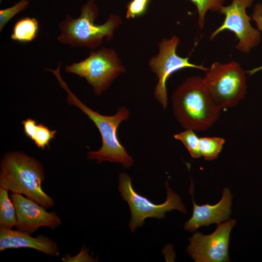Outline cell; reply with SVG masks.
<instances>
[{
    "instance_id": "cell-22",
    "label": "cell",
    "mask_w": 262,
    "mask_h": 262,
    "mask_svg": "<svg viewBox=\"0 0 262 262\" xmlns=\"http://www.w3.org/2000/svg\"><path fill=\"white\" fill-rule=\"evenodd\" d=\"M251 17V20H254L256 23L257 29L262 32V3H258L254 6ZM262 70V65L250 69L246 72L249 76H251Z\"/></svg>"
},
{
    "instance_id": "cell-21",
    "label": "cell",
    "mask_w": 262,
    "mask_h": 262,
    "mask_svg": "<svg viewBox=\"0 0 262 262\" xmlns=\"http://www.w3.org/2000/svg\"><path fill=\"white\" fill-rule=\"evenodd\" d=\"M150 0H131L127 5L126 17L133 19L144 15L148 8Z\"/></svg>"
},
{
    "instance_id": "cell-18",
    "label": "cell",
    "mask_w": 262,
    "mask_h": 262,
    "mask_svg": "<svg viewBox=\"0 0 262 262\" xmlns=\"http://www.w3.org/2000/svg\"><path fill=\"white\" fill-rule=\"evenodd\" d=\"M174 137L183 144L192 158L198 159L201 156L199 149L200 138L196 135L194 130H185L175 134Z\"/></svg>"
},
{
    "instance_id": "cell-24",
    "label": "cell",
    "mask_w": 262,
    "mask_h": 262,
    "mask_svg": "<svg viewBox=\"0 0 262 262\" xmlns=\"http://www.w3.org/2000/svg\"><path fill=\"white\" fill-rule=\"evenodd\" d=\"M1 0H0V1H1Z\"/></svg>"
},
{
    "instance_id": "cell-8",
    "label": "cell",
    "mask_w": 262,
    "mask_h": 262,
    "mask_svg": "<svg viewBox=\"0 0 262 262\" xmlns=\"http://www.w3.org/2000/svg\"><path fill=\"white\" fill-rule=\"evenodd\" d=\"M180 42L179 38L175 35L169 39L163 38L158 44L159 53L152 57L148 63L158 80L154 97L164 111L168 104L166 82L171 74L185 68H194L205 72L209 68L190 63L189 56L182 57L178 55L176 50Z\"/></svg>"
},
{
    "instance_id": "cell-16",
    "label": "cell",
    "mask_w": 262,
    "mask_h": 262,
    "mask_svg": "<svg viewBox=\"0 0 262 262\" xmlns=\"http://www.w3.org/2000/svg\"><path fill=\"white\" fill-rule=\"evenodd\" d=\"M225 140L219 137H204L200 138L199 149L204 160L212 161L216 159L222 151Z\"/></svg>"
},
{
    "instance_id": "cell-10",
    "label": "cell",
    "mask_w": 262,
    "mask_h": 262,
    "mask_svg": "<svg viewBox=\"0 0 262 262\" xmlns=\"http://www.w3.org/2000/svg\"><path fill=\"white\" fill-rule=\"evenodd\" d=\"M236 224L235 219L218 224L212 233L204 235L200 232L189 238L187 252L196 262H229V245L231 230Z\"/></svg>"
},
{
    "instance_id": "cell-13",
    "label": "cell",
    "mask_w": 262,
    "mask_h": 262,
    "mask_svg": "<svg viewBox=\"0 0 262 262\" xmlns=\"http://www.w3.org/2000/svg\"><path fill=\"white\" fill-rule=\"evenodd\" d=\"M32 248L52 257L59 256L56 242L43 235L31 234L0 226V251L12 248Z\"/></svg>"
},
{
    "instance_id": "cell-6",
    "label": "cell",
    "mask_w": 262,
    "mask_h": 262,
    "mask_svg": "<svg viewBox=\"0 0 262 262\" xmlns=\"http://www.w3.org/2000/svg\"><path fill=\"white\" fill-rule=\"evenodd\" d=\"M165 185L166 188V201L162 204H155L147 197L141 196L133 188L131 179L126 173H121L118 176V189L122 199L130 207L131 219L129 227L131 232L143 226L147 218L163 219L165 213L173 210L186 213L187 210L180 196L169 186L168 180Z\"/></svg>"
},
{
    "instance_id": "cell-23",
    "label": "cell",
    "mask_w": 262,
    "mask_h": 262,
    "mask_svg": "<svg viewBox=\"0 0 262 262\" xmlns=\"http://www.w3.org/2000/svg\"><path fill=\"white\" fill-rule=\"evenodd\" d=\"M89 248L82 246L80 252L76 255L71 256L66 254L63 256L62 259L65 262H95V259L88 254Z\"/></svg>"
},
{
    "instance_id": "cell-1",
    "label": "cell",
    "mask_w": 262,
    "mask_h": 262,
    "mask_svg": "<svg viewBox=\"0 0 262 262\" xmlns=\"http://www.w3.org/2000/svg\"><path fill=\"white\" fill-rule=\"evenodd\" d=\"M61 66L59 63L55 69L47 68L46 70L54 75L59 85L66 91L68 104L77 107L85 114L94 122L101 135V147L98 150L88 151L87 159L96 160L98 164L108 161L119 163L127 169L131 167L134 162L132 157L128 153L117 137L119 125L130 117L128 109L124 106L119 107L113 115H102L91 109L76 97L63 80L61 75Z\"/></svg>"
},
{
    "instance_id": "cell-7",
    "label": "cell",
    "mask_w": 262,
    "mask_h": 262,
    "mask_svg": "<svg viewBox=\"0 0 262 262\" xmlns=\"http://www.w3.org/2000/svg\"><path fill=\"white\" fill-rule=\"evenodd\" d=\"M65 70L85 79L98 96L126 71L115 49L106 47L90 51L87 58L66 66Z\"/></svg>"
},
{
    "instance_id": "cell-2",
    "label": "cell",
    "mask_w": 262,
    "mask_h": 262,
    "mask_svg": "<svg viewBox=\"0 0 262 262\" xmlns=\"http://www.w3.org/2000/svg\"><path fill=\"white\" fill-rule=\"evenodd\" d=\"M45 179L43 165L36 158L18 151L6 152L0 164V187L25 195L46 209L54 199L42 187Z\"/></svg>"
},
{
    "instance_id": "cell-4",
    "label": "cell",
    "mask_w": 262,
    "mask_h": 262,
    "mask_svg": "<svg viewBox=\"0 0 262 262\" xmlns=\"http://www.w3.org/2000/svg\"><path fill=\"white\" fill-rule=\"evenodd\" d=\"M81 14L77 18L66 15L58 24L61 32L57 39L61 44L72 48L86 47L98 49L103 42L114 37V32L122 23L120 16L115 14L109 15L105 22L97 24L95 20L99 15L96 0H87L81 8Z\"/></svg>"
},
{
    "instance_id": "cell-19",
    "label": "cell",
    "mask_w": 262,
    "mask_h": 262,
    "mask_svg": "<svg viewBox=\"0 0 262 262\" xmlns=\"http://www.w3.org/2000/svg\"><path fill=\"white\" fill-rule=\"evenodd\" d=\"M56 132V131L50 130L41 124H37L32 140L39 148L43 149L46 147L49 148V142L55 137Z\"/></svg>"
},
{
    "instance_id": "cell-17",
    "label": "cell",
    "mask_w": 262,
    "mask_h": 262,
    "mask_svg": "<svg viewBox=\"0 0 262 262\" xmlns=\"http://www.w3.org/2000/svg\"><path fill=\"white\" fill-rule=\"evenodd\" d=\"M194 3L198 13L197 23L201 29L203 28L205 15L207 11L219 12L226 0H188Z\"/></svg>"
},
{
    "instance_id": "cell-14",
    "label": "cell",
    "mask_w": 262,
    "mask_h": 262,
    "mask_svg": "<svg viewBox=\"0 0 262 262\" xmlns=\"http://www.w3.org/2000/svg\"><path fill=\"white\" fill-rule=\"evenodd\" d=\"M38 29V21L35 18L24 17L16 22L10 38L21 43L30 42L36 37Z\"/></svg>"
},
{
    "instance_id": "cell-9",
    "label": "cell",
    "mask_w": 262,
    "mask_h": 262,
    "mask_svg": "<svg viewBox=\"0 0 262 262\" xmlns=\"http://www.w3.org/2000/svg\"><path fill=\"white\" fill-rule=\"evenodd\" d=\"M254 0H232L228 6H223L219 11L225 16L222 24L209 37L213 40L221 32L228 30L233 32L239 40L235 48L244 53H249L261 41V32L253 28L250 22L251 17L246 13Z\"/></svg>"
},
{
    "instance_id": "cell-20",
    "label": "cell",
    "mask_w": 262,
    "mask_h": 262,
    "mask_svg": "<svg viewBox=\"0 0 262 262\" xmlns=\"http://www.w3.org/2000/svg\"><path fill=\"white\" fill-rule=\"evenodd\" d=\"M29 4V0H20L14 5L0 10V32L6 24L16 15L26 9Z\"/></svg>"
},
{
    "instance_id": "cell-15",
    "label": "cell",
    "mask_w": 262,
    "mask_h": 262,
    "mask_svg": "<svg viewBox=\"0 0 262 262\" xmlns=\"http://www.w3.org/2000/svg\"><path fill=\"white\" fill-rule=\"evenodd\" d=\"M8 190L0 187V226L12 229L16 222L15 206L8 195Z\"/></svg>"
},
{
    "instance_id": "cell-5",
    "label": "cell",
    "mask_w": 262,
    "mask_h": 262,
    "mask_svg": "<svg viewBox=\"0 0 262 262\" xmlns=\"http://www.w3.org/2000/svg\"><path fill=\"white\" fill-rule=\"evenodd\" d=\"M246 72L234 61L213 62L203 78L212 100L220 109L237 106L247 93Z\"/></svg>"
},
{
    "instance_id": "cell-12",
    "label": "cell",
    "mask_w": 262,
    "mask_h": 262,
    "mask_svg": "<svg viewBox=\"0 0 262 262\" xmlns=\"http://www.w3.org/2000/svg\"><path fill=\"white\" fill-rule=\"evenodd\" d=\"M191 181L189 192L192 197L193 211L191 217L184 224V229L193 232L201 226H208L212 224H218L228 220L231 214L232 199L229 189L225 188L223 189L222 198L217 203L198 205L194 200V185L191 179Z\"/></svg>"
},
{
    "instance_id": "cell-3",
    "label": "cell",
    "mask_w": 262,
    "mask_h": 262,
    "mask_svg": "<svg viewBox=\"0 0 262 262\" xmlns=\"http://www.w3.org/2000/svg\"><path fill=\"white\" fill-rule=\"evenodd\" d=\"M171 98L174 116L185 130L205 131L221 114V110L213 103L200 76L186 78Z\"/></svg>"
},
{
    "instance_id": "cell-11",
    "label": "cell",
    "mask_w": 262,
    "mask_h": 262,
    "mask_svg": "<svg viewBox=\"0 0 262 262\" xmlns=\"http://www.w3.org/2000/svg\"><path fill=\"white\" fill-rule=\"evenodd\" d=\"M16 209V229L32 234L42 227L55 229L62 220L54 212H48L44 207L22 195L12 193L10 196Z\"/></svg>"
}]
</instances>
